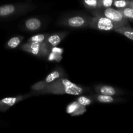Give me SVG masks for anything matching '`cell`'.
Segmentation results:
<instances>
[{"label":"cell","mask_w":133,"mask_h":133,"mask_svg":"<svg viewBox=\"0 0 133 133\" xmlns=\"http://www.w3.org/2000/svg\"><path fill=\"white\" fill-rule=\"evenodd\" d=\"M46 92L54 94H68L71 95H79L83 93V88L71 83L66 79H61L57 81H53L45 87Z\"/></svg>","instance_id":"6da1fadb"},{"label":"cell","mask_w":133,"mask_h":133,"mask_svg":"<svg viewBox=\"0 0 133 133\" xmlns=\"http://www.w3.org/2000/svg\"><path fill=\"white\" fill-rule=\"evenodd\" d=\"M90 26L101 31H110L120 27L122 25L113 22L107 17L96 16L91 20Z\"/></svg>","instance_id":"7a4b0ae2"},{"label":"cell","mask_w":133,"mask_h":133,"mask_svg":"<svg viewBox=\"0 0 133 133\" xmlns=\"http://www.w3.org/2000/svg\"><path fill=\"white\" fill-rule=\"evenodd\" d=\"M22 49L29 53L36 55H46L48 53V48L45 42H29L28 44L22 46Z\"/></svg>","instance_id":"3957f363"},{"label":"cell","mask_w":133,"mask_h":133,"mask_svg":"<svg viewBox=\"0 0 133 133\" xmlns=\"http://www.w3.org/2000/svg\"><path fill=\"white\" fill-rule=\"evenodd\" d=\"M103 16L122 26L124 24V17L122 12L119 10L107 7L103 11Z\"/></svg>","instance_id":"277c9868"},{"label":"cell","mask_w":133,"mask_h":133,"mask_svg":"<svg viewBox=\"0 0 133 133\" xmlns=\"http://www.w3.org/2000/svg\"><path fill=\"white\" fill-rule=\"evenodd\" d=\"M85 19L83 17L81 16H75L73 18H70L68 20V25L71 27H79L84 25L85 24Z\"/></svg>","instance_id":"5b68a950"},{"label":"cell","mask_w":133,"mask_h":133,"mask_svg":"<svg viewBox=\"0 0 133 133\" xmlns=\"http://www.w3.org/2000/svg\"><path fill=\"white\" fill-rule=\"evenodd\" d=\"M18 99L16 97H6L0 101V110H5L16 103Z\"/></svg>","instance_id":"8992f818"},{"label":"cell","mask_w":133,"mask_h":133,"mask_svg":"<svg viewBox=\"0 0 133 133\" xmlns=\"http://www.w3.org/2000/svg\"><path fill=\"white\" fill-rule=\"evenodd\" d=\"M25 26L28 29L36 30L41 26V22L37 18H31L25 22Z\"/></svg>","instance_id":"52a82bcc"},{"label":"cell","mask_w":133,"mask_h":133,"mask_svg":"<svg viewBox=\"0 0 133 133\" xmlns=\"http://www.w3.org/2000/svg\"><path fill=\"white\" fill-rule=\"evenodd\" d=\"M15 10V8L12 5H6L0 6V16H5L12 14Z\"/></svg>","instance_id":"ba28073f"},{"label":"cell","mask_w":133,"mask_h":133,"mask_svg":"<svg viewBox=\"0 0 133 133\" xmlns=\"http://www.w3.org/2000/svg\"><path fill=\"white\" fill-rule=\"evenodd\" d=\"M84 107V106L81 105V104L79 103L78 102H74L68 106L67 109H66V111H67V112L68 113V114H72L73 113L77 111L78 110L82 109V108H83Z\"/></svg>","instance_id":"9c48e42d"},{"label":"cell","mask_w":133,"mask_h":133,"mask_svg":"<svg viewBox=\"0 0 133 133\" xmlns=\"http://www.w3.org/2000/svg\"><path fill=\"white\" fill-rule=\"evenodd\" d=\"M99 92L101 94L107 95V96H113L116 94V90L113 87L109 86H104L102 87L99 90Z\"/></svg>","instance_id":"30bf717a"},{"label":"cell","mask_w":133,"mask_h":133,"mask_svg":"<svg viewBox=\"0 0 133 133\" xmlns=\"http://www.w3.org/2000/svg\"><path fill=\"white\" fill-rule=\"evenodd\" d=\"M61 36L58 35H54L48 37V42L52 46H57L61 41Z\"/></svg>","instance_id":"8fae6325"},{"label":"cell","mask_w":133,"mask_h":133,"mask_svg":"<svg viewBox=\"0 0 133 133\" xmlns=\"http://www.w3.org/2000/svg\"><path fill=\"white\" fill-rule=\"evenodd\" d=\"M116 31L117 32H119L120 33L123 34L127 38L133 40V30L128 29L125 28V27H123V28H119V27H118V28L116 29Z\"/></svg>","instance_id":"7c38bea8"},{"label":"cell","mask_w":133,"mask_h":133,"mask_svg":"<svg viewBox=\"0 0 133 133\" xmlns=\"http://www.w3.org/2000/svg\"><path fill=\"white\" fill-rule=\"evenodd\" d=\"M60 76H61V74H60V73L58 71H54L52 73H51L49 75H48V77L45 78V82L47 84L48 83H51L57 79H58Z\"/></svg>","instance_id":"4fadbf2b"},{"label":"cell","mask_w":133,"mask_h":133,"mask_svg":"<svg viewBox=\"0 0 133 133\" xmlns=\"http://www.w3.org/2000/svg\"><path fill=\"white\" fill-rule=\"evenodd\" d=\"M97 100L101 103H112L114 101V99L111 97V96L102 94L97 96Z\"/></svg>","instance_id":"5bb4252c"},{"label":"cell","mask_w":133,"mask_h":133,"mask_svg":"<svg viewBox=\"0 0 133 133\" xmlns=\"http://www.w3.org/2000/svg\"><path fill=\"white\" fill-rule=\"evenodd\" d=\"M47 36L44 35H38L32 36L29 39V42H44Z\"/></svg>","instance_id":"9a60e30c"},{"label":"cell","mask_w":133,"mask_h":133,"mask_svg":"<svg viewBox=\"0 0 133 133\" xmlns=\"http://www.w3.org/2000/svg\"><path fill=\"white\" fill-rule=\"evenodd\" d=\"M21 40L19 37H14L8 42V45L11 48H15L20 44Z\"/></svg>","instance_id":"2e32d148"},{"label":"cell","mask_w":133,"mask_h":133,"mask_svg":"<svg viewBox=\"0 0 133 133\" xmlns=\"http://www.w3.org/2000/svg\"><path fill=\"white\" fill-rule=\"evenodd\" d=\"M77 102L83 106H87L91 103V100L87 97H84V96H82V97L78 98Z\"/></svg>","instance_id":"e0dca14e"},{"label":"cell","mask_w":133,"mask_h":133,"mask_svg":"<svg viewBox=\"0 0 133 133\" xmlns=\"http://www.w3.org/2000/svg\"><path fill=\"white\" fill-rule=\"evenodd\" d=\"M47 83L45 81H40L32 86V88L34 90H41L44 89Z\"/></svg>","instance_id":"ac0fdd59"},{"label":"cell","mask_w":133,"mask_h":133,"mask_svg":"<svg viewBox=\"0 0 133 133\" xmlns=\"http://www.w3.org/2000/svg\"><path fill=\"white\" fill-rule=\"evenodd\" d=\"M122 14L125 16L129 18H133V9L131 8H125L122 10Z\"/></svg>","instance_id":"d6986e66"},{"label":"cell","mask_w":133,"mask_h":133,"mask_svg":"<svg viewBox=\"0 0 133 133\" xmlns=\"http://www.w3.org/2000/svg\"><path fill=\"white\" fill-rule=\"evenodd\" d=\"M61 54H59V53H54V52H52L51 54L49 55V61H53V60H56L57 61H59L62 58L61 56Z\"/></svg>","instance_id":"ffe728a7"},{"label":"cell","mask_w":133,"mask_h":133,"mask_svg":"<svg viewBox=\"0 0 133 133\" xmlns=\"http://www.w3.org/2000/svg\"><path fill=\"white\" fill-rule=\"evenodd\" d=\"M127 5V2L125 0H117L114 2V5L118 8L125 7Z\"/></svg>","instance_id":"44dd1931"},{"label":"cell","mask_w":133,"mask_h":133,"mask_svg":"<svg viewBox=\"0 0 133 133\" xmlns=\"http://www.w3.org/2000/svg\"><path fill=\"white\" fill-rule=\"evenodd\" d=\"M87 5L90 6H96L97 5V0H84Z\"/></svg>","instance_id":"7402d4cb"},{"label":"cell","mask_w":133,"mask_h":133,"mask_svg":"<svg viewBox=\"0 0 133 133\" xmlns=\"http://www.w3.org/2000/svg\"><path fill=\"white\" fill-rule=\"evenodd\" d=\"M101 5H103L105 7H109L112 5L113 0H101Z\"/></svg>","instance_id":"603a6c76"},{"label":"cell","mask_w":133,"mask_h":133,"mask_svg":"<svg viewBox=\"0 0 133 133\" xmlns=\"http://www.w3.org/2000/svg\"><path fill=\"white\" fill-rule=\"evenodd\" d=\"M52 52H54V53H59V54H61L62 53V49H61V48H54L52 49Z\"/></svg>","instance_id":"cb8c5ba5"}]
</instances>
